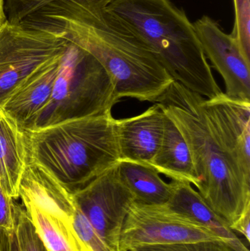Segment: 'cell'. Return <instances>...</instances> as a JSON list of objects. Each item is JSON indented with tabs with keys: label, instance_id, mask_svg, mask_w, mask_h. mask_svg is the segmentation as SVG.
Returning <instances> with one entry per match:
<instances>
[{
	"label": "cell",
	"instance_id": "obj_1",
	"mask_svg": "<svg viewBox=\"0 0 250 251\" xmlns=\"http://www.w3.org/2000/svg\"><path fill=\"white\" fill-rule=\"evenodd\" d=\"M114 0H7V20L49 32L95 57L120 101L157 103L174 82L154 51L107 5Z\"/></svg>",
	"mask_w": 250,
	"mask_h": 251
},
{
	"label": "cell",
	"instance_id": "obj_2",
	"mask_svg": "<svg viewBox=\"0 0 250 251\" xmlns=\"http://www.w3.org/2000/svg\"><path fill=\"white\" fill-rule=\"evenodd\" d=\"M205 99L174 81L157 104L189 146L198 192L230 228L250 209V177L220 137Z\"/></svg>",
	"mask_w": 250,
	"mask_h": 251
},
{
	"label": "cell",
	"instance_id": "obj_3",
	"mask_svg": "<svg viewBox=\"0 0 250 251\" xmlns=\"http://www.w3.org/2000/svg\"><path fill=\"white\" fill-rule=\"evenodd\" d=\"M26 160L42 167L74 193L120 161L112 113L22 130Z\"/></svg>",
	"mask_w": 250,
	"mask_h": 251
},
{
	"label": "cell",
	"instance_id": "obj_4",
	"mask_svg": "<svg viewBox=\"0 0 250 251\" xmlns=\"http://www.w3.org/2000/svg\"><path fill=\"white\" fill-rule=\"evenodd\" d=\"M107 7L151 48L176 82L206 99L223 93L193 23L171 0H114Z\"/></svg>",
	"mask_w": 250,
	"mask_h": 251
},
{
	"label": "cell",
	"instance_id": "obj_5",
	"mask_svg": "<svg viewBox=\"0 0 250 251\" xmlns=\"http://www.w3.org/2000/svg\"><path fill=\"white\" fill-rule=\"evenodd\" d=\"M68 44L51 97L24 130L112 113L118 102L115 85L102 65L85 50Z\"/></svg>",
	"mask_w": 250,
	"mask_h": 251
},
{
	"label": "cell",
	"instance_id": "obj_6",
	"mask_svg": "<svg viewBox=\"0 0 250 251\" xmlns=\"http://www.w3.org/2000/svg\"><path fill=\"white\" fill-rule=\"evenodd\" d=\"M68 46L49 32L7 21L0 28V107L29 75L64 54Z\"/></svg>",
	"mask_w": 250,
	"mask_h": 251
},
{
	"label": "cell",
	"instance_id": "obj_7",
	"mask_svg": "<svg viewBox=\"0 0 250 251\" xmlns=\"http://www.w3.org/2000/svg\"><path fill=\"white\" fill-rule=\"evenodd\" d=\"M212 231L164 204L134 202L122 228L120 251L137 246L171 245L213 240Z\"/></svg>",
	"mask_w": 250,
	"mask_h": 251
},
{
	"label": "cell",
	"instance_id": "obj_8",
	"mask_svg": "<svg viewBox=\"0 0 250 251\" xmlns=\"http://www.w3.org/2000/svg\"><path fill=\"white\" fill-rule=\"evenodd\" d=\"M117 165L73 193L76 206L114 251H120L123 224L135 202L133 193L120 178Z\"/></svg>",
	"mask_w": 250,
	"mask_h": 251
},
{
	"label": "cell",
	"instance_id": "obj_9",
	"mask_svg": "<svg viewBox=\"0 0 250 251\" xmlns=\"http://www.w3.org/2000/svg\"><path fill=\"white\" fill-rule=\"evenodd\" d=\"M193 26L207 60L224 80L225 94L250 101V62L242 54L233 35L226 33L208 16L200 18Z\"/></svg>",
	"mask_w": 250,
	"mask_h": 251
},
{
	"label": "cell",
	"instance_id": "obj_10",
	"mask_svg": "<svg viewBox=\"0 0 250 251\" xmlns=\"http://www.w3.org/2000/svg\"><path fill=\"white\" fill-rule=\"evenodd\" d=\"M164 113L154 103L141 114L116 119L120 160L131 161L152 168L164 134Z\"/></svg>",
	"mask_w": 250,
	"mask_h": 251
},
{
	"label": "cell",
	"instance_id": "obj_11",
	"mask_svg": "<svg viewBox=\"0 0 250 251\" xmlns=\"http://www.w3.org/2000/svg\"><path fill=\"white\" fill-rule=\"evenodd\" d=\"M207 110L223 141L250 177V101L221 93L205 99Z\"/></svg>",
	"mask_w": 250,
	"mask_h": 251
},
{
	"label": "cell",
	"instance_id": "obj_12",
	"mask_svg": "<svg viewBox=\"0 0 250 251\" xmlns=\"http://www.w3.org/2000/svg\"><path fill=\"white\" fill-rule=\"evenodd\" d=\"M22 203H30L50 218L71 227L76 204L73 193L45 169L26 160L19 186Z\"/></svg>",
	"mask_w": 250,
	"mask_h": 251
},
{
	"label": "cell",
	"instance_id": "obj_13",
	"mask_svg": "<svg viewBox=\"0 0 250 251\" xmlns=\"http://www.w3.org/2000/svg\"><path fill=\"white\" fill-rule=\"evenodd\" d=\"M63 54L36 69L0 107L22 131L27 128L49 100Z\"/></svg>",
	"mask_w": 250,
	"mask_h": 251
},
{
	"label": "cell",
	"instance_id": "obj_14",
	"mask_svg": "<svg viewBox=\"0 0 250 251\" xmlns=\"http://www.w3.org/2000/svg\"><path fill=\"white\" fill-rule=\"evenodd\" d=\"M172 193L166 205L172 210L212 231L217 237L242 242L227 223L203 199L199 192L186 181H171Z\"/></svg>",
	"mask_w": 250,
	"mask_h": 251
},
{
	"label": "cell",
	"instance_id": "obj_15",
	"mask_svg": "<svg viewBox=\"0 0 250 251\" xmlns=\"http://www.w3.org/2000/svg\"><path fill=\"white\" fill-rule=\"evenodd\" d=\"M152 168L172 180L186 181L195 187L198 186L189 146L179 128L166 114L162 140Z\"/></svg>",
	"mask_w": 250,
	"mask_h": 251
},
{
	"label": "cell",
	"instance_id": "obj_16",
	"mask_svg": "<svg viewBox=\"0 0 250 251\" xmlns=\"http://www.w3.org/2000/svg\"><path fill=\"white\" fill-rule=\"evenodd\" d=\"M26 165L23 134L0 108V186L12 199L19 198V186Z\"/></svg>",
	"mask_w": 250,
	"mask_h": 251
},
{
	"label": "cell",
	"instance_id": "obj_17",
	"mask_svg": "<svg viewBox=\"0 0 250 251\" xmlns=\"http://www.w3.org/2000/svg\"><path fill=\"white\" fill-rule=\"evenodd\" d=\"M119 174L135 197V201L145 204H164L172 193L171 183L161 178L154 168L131 161L120 160Z\"/></svg>",
	"mask_w": 250,
	"mask_h": 251
},
{
	"label": "cell",
	"instance_id": "obj_18",
	"mask_svg": "<svg viewBox=\"0 0 250 251\" xmlns=\"http://www.w3.org/2000/svg\"><path fill=\"white\" fill-rule=\"evenodd\" d=\"M48 251H83L73 226L68 227L30 203H22Z\"/></svg>",
	"mask_w": 250,
	"mask_h": 251
},
{
	"label": "cell",
	"instance_id": "obj_19",
	"mask_svg": "<svg viewBox=\"0 0 250 251\" xmlns=\"http://www.w3.org/2000/svg\"><path fill=\"white\" fill-rule=\"evenodd\" d=\"M129 251H250L242 242L226 239L201 240L171 245H153L133 248Z\"/></svg>",
	"mask_w": 250,
	"mask_h": 251
},
{
	"label": "cell",
	"instance_id": "obj_20",
	"mask_svg": "<svg viewBox=\"0 0 250 251\" xmlns=\"http://www.w3.org/2000/svg\"><path fill=\"white\" fill-rule=\"evenodd\" d=\"M15 234L20 251H48L23 205L18 207Z\"/></svg>",
	"mask_w": 250,
	"mask_h": 251
},
{
	"label": "cell",
	"instance_id": "obj_21",
	"mask_svg": "<svg viewBox=\"0 0 250 251\" xmlns=\"http://www.w3.org/2000/svg\"><path fill=\"white\" fill-rule=\"evenodd\" d=\"M235 24L231 35L242 54L250 62V0H233Z\"/></svg>",
	"mask_w": 250,
	"mask_h": 251
},
{
	"label": "cell",
	"instance_id": "obj_22",
	"mask_svg": "<svg viewBox=\"0 0 250 251\" xmlns=\"http://www.w3.org/2000/svg\"><path fill=\"white\" fill-rule=\"evenodd\" d=\"M73 229L83 251H114L99 237L82 211L76 206L73 215Z\"/></svg>",
	"mask_w": 250,
	"mask_h": 251
},
{
	"label": "cell",
	"instance_id": "obj_23",
	"mask_svg": "<svg viewBox=\"0 0 250 251\" xmlns=\"http://www.w3.org/2000/svg\"><path fill=\"white\" fill-rule=\"evenodd\" d=\"M19 206L15 199L5 194L0 186V228L7 232L14 231Z\"/></svg>",
	"mask_w": 250,
	"mask_h": 251
},
{
	"label": "cell",
	"instance_id": "obj_24",
	"mask_svg": "<svg viewBox=\"0 0 250 251\" xmlns=\"http://www.w3.org/2000/svg\"><path fill=\"white\" fill-rule=\"evenodd\" d=\"M230 228L233 231L238 232L245 236L248 242L250 240V209L244 213L233 225Z\"/></svg>",
	"mask_w": 250,
	"mask_h": 251
},
{
	"label": "cell",
	"instance_id": "obj_25",
	"mask_svg": "<svg viewBox=\"0 0 250 251\" xmlns=\"http://www.w3.org/2000/svg\"><path fill=\"white\" fill-rule=\"evenodd\" d=\"M9 232L0 228V251H9Z\"/></svg>",
	"mask_w": 250,
	"mask_h": 251
},
{
	"label": "cell",
	"instance_id": "obj_26",
	"mask_svg": "<svg viewBox=\"0 0 250 251\" xmlns=\"http://www.w3.org/2000/svg\"><path fill=\"white\" fill-rule=\"evenodd\" d=\"M9 251H20L19 246H18L17 240H16L15 230L13 232H9Z\"/></svg>",
	"mask_w": 250,
	"mask_h": 251
},
{
	"label": "cell",
	"instance_id": "obj_27",
	"mask_svg": "<svg viewBox=\"0 0 250 251\" xmlns=\"http://www.w3.org/2000/svg\"><path fill=\"white\" fill-rule=\"evenodd\" d=\"M7 22V15L4 9V0H0V28Z\"/></svg>",
	"mask_w": 250,
	"mask_h": 251
}]
</instances>
